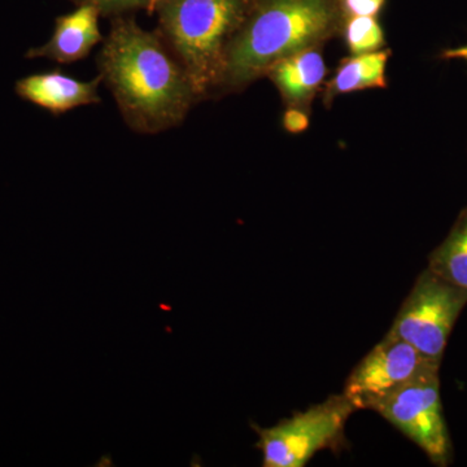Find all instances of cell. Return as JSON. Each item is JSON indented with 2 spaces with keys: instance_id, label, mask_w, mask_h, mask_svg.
Masks as SVG:
<instances>
[{
  "instance_id": "11",
  "label": "cell",
  "mask_w": 467,
  "mask_h": 467,
  "mask_svg": "<svg viewBox=\"0 0 467 467\" xmlns=\"http://www.w3.org/2000/svg\"><path fill=\"white\" fill-rule=\"evenodd\" d=\"M391 55L389 48H382L344 57L321 91L325 106L328 109L340 95L368 88H386L387 64Z\"/></svg>"
},
{
  "instance_id": "2",
  "label": "cell",
  "mask_w": 467,
  "mask_h": 467,
  "mask_svg": "<svg viewBox=\"0 0 467 467\" xmlns=\"http://www.w3.org/2000/svg\"><path fill=\"white\" fill-rule=\"evenodd\" d=\"M343 21L339 0H254L227 47L220 91H242L282 58L324 46Z\"/></svg>"
},
{
  "instance_id": "16",
  "label": "cell",
  "mask_w": 467,
  "mask_h": 467,
  "mask_svg": "<svg viewBox=\"0 0 467 467\" xmlns=\"http://www.w3.org/2000/svg\"><path fill=\"white\" fill-rule=\"evenodd\" d=\"M284 128L288 133L299 134L309 128V112L297 107H287L284 119Z\"/></svg>"
},
{
  "instance_id": "15",
  "label": "cell",
  "mask_w": 467,
  "mask_h": 467,
  "mask_svg": "<svg viewBox=\"0 0 467 467\" xmlns=\"http://www.w3.org/2000/svg\"><path fill=\"white\" fill-rule=\"evenodd\" d=\"M343 16L377 17L382 12L387 0H339Z\"/></svg>"
},
{
  "instance_id": "3",
  "label": "cell",
  "mask_w": 467,
  "mask_h": 467,
  "mask_svg": "<svg viewBox=\"0 0 467 467\" xmlns=\"http://www.w3.org/2000/svg\"><path fill=\"white\" fill-rule=\"evenodd\" d=\"M254 0H155L162 36L192 81L196 100L220 90L227 47Z\"/></svg>"
},
{
  "instance_id": "10",
  "label": "cell",
  "mask_w": 467,
  "mask_h": 467,
  "mask_svg": "<svg viewBox=\"0 0 467 467\" xmlns=\"http://www.w3.org/2000/svg\"><path fill=\"white\" fill-rule=\"evenodd\" d=\"M322 46L306 48L282 58L266 76L278 88L287 107L308 110L316 95L322 91L327 67Z\"/></svg>"
},
{
  "instance_id": "12",
  "label": "cell",
  "mask_w": 467,
  "mask_h": 467,
  "mask_svg": "<svg viewBox=\"0 0 467 467\" xmlns=\"http://www.w3.org/2000/svg\"><path fill=\"white\" fill-rule=\"evenodd\" d=\"M427 267L450 284L467 290V208L461 212L447 238L431 252Z\"/></svg>"
},
{
  "instance_id": "5",
  "label": "cell",
  "mask_w": 467,
  "mask_h": 467,
  "mask_svg": "<svg viewBox=\"0 0 467 467\" xmlns=\"http://www.w3.org/2000/svg\"><path fill=\"white\" fill-rule=\"evenodd\" d=\"M467 304V290L450 284L427 267L402 303L389 333L427 358L441 362L448 339Z\"/></svg>"
},
{
  "instance_id": "17",
  "label": "cell",
  "mask_w": 467,
  "mask_h": 467,
  "mask_svg": "<svg viewBox=\"0 0 467 467\" xmlns=\"http://www.w3.org/2000/svg\"><path fill=\"white\" fill-rule=\"evenodd\" d=\"M442 58H448V60H463L467 63V45L461 46V47L451 48V50H445L441 55Z\"/></svg>"
},
{
  "instance_id": "1",
  "label": "cell",
  "mask_w": 467,
  "mask_h": 467,
  "mask_svg": "<svg viewBox=\"0 0 467 467\" xmlns=\"http://www.w3.org/2000/svg\"><path fill=\"white\" fill-rule=\"evenodd\" d=\"M107 85L126 124L143 134H158L182 124L196 103L192 81L158 33L134 18L116 16L98 55Z\"/></svg>"
},
{
  "instance_id": "6",
  "label": "cell",
  "mask_w": 467,
  "mask_h": 467,
  "mask_svg": "<svg viewBox=\"0 0 467 467\" xmlns=\"http://www.w3.org/2000/svg\"><path fill=\"white\" fill-rule=\"evenodd\" d=\"M441 364L389 331L353 368L343 395L356 410H374L402 387L439 376Z\"/></svg>"
},
{
  "instance_id": "13",
  "label": "cell",
  "mask_w": 467,
  "mask_h": 467,
  "mask_svg": "<svg viewBox=\"0 0 467 467\" xmlns=\"http://www.w3.org/2000/svg\"><path fill=\"white\" fill-rule=\"evenodd\" d=\"M340 36L350 55L379 51L386 46V36L377 17H346Z\"/></svg>"
},
{
  "instance_id": "8",
  "label": "cell",
  "mask_w": 467,
  "mask_h": 467,
  "mask_svg": "<svg viewBox=\"0 0 467 467\" xmlns=\"http://www.w3.org/2000/svg\"><path fill=\"white\" fill-rule=\"evenodd\" d=\"M100 82V76L92 81H81L60 70H54L18 79L15 90L21 99L57 116L78 107L100 103L98 91Z\"/></svg>"
},
{
  "instance_id": "14",
  "label": "cell",
  "mask_w": 467,
  "mask_h": 467,
  "mask_svg": "<svg viewBox=\"0 0 467 467\" xmlns=\"http://www.w3.org/2000/svg\"><path fill=\"white\" fill-rule=\"evenodd\" d=\"M76 5H90L99 9L103 16H122V14L138 9L152 12L155 0H72Z\"/></svg>"
},
{
  "instance_id": "7",
  "label": "cell",
  "mask_w": 467,
  "mask_h": 467,
  "mask_svg": "<svg viewBox=\"0 0 467 467\" xmlns=\"http://www.w3.org/2000/svg\"><path fill=\"white\" fill-rule=\"evenodd\" d=\"M374 411L425 451L434 465H450L451 442L442 411L439 376L402 387Z\"/></svg>"
},
{
  "instance_id": "9",
  "label": "cell",
  "mask_w": 467,
  "mask_h": 467,
  "mask_svg": "<svg viewBox=\"0 0 467 467\" xmlns=\"http://www.w3.org/2000/svg\"><path fill=\"white\" fill-rule=\"evenodd\" d=\"M99 9L81 5L70 14L58 16L50 41L26 52L27 58L45 57L58 64L75 63L90 54L103 41Z\"/></svg>"
},
{
  "instance_id": "4",
  "label": "cell",
  "mask_w": 467,
  "mask_h": 467,
  "mask_svg": "<svg viewBox=\"0 0 467 467\" xmlns=\"http://www.w3.org/2000/svg\"><path fill=\"white\" fill-rule=\"evenodd\" d=\"M355 407L343 395H334L272 427L252 425L263 453L264 467H304L318 451L342 441Z\"/></svg>"
}]
</instances>
